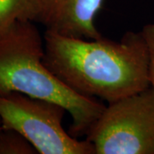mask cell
<instances>
[{"label": "cell", "mask_w": 154, "mask_h": 154, "mask_svg": "<svg viewBox=\"0 0 154 154\" xmlns=\"http://www.w3.org/2000/svg\"><path fill=\"white\" fill-rule=\"evenodd\" d=\"M44 63L77 94L108 104L150 87L149 51L142 32L120 40L64 36L46 30Z\"/></svg>", "instance_id": "6da1fadb"}, {"label": "cell", "mask_w": 154, "mask_h": 154, "mask_svg": "<svg viewBox=\"0 0 154 154\" xmlns=\"http://www.w3.org/2000/svg\"><path fill=\"white\" fill-rule=\"evenodd\" d=\"M45 41L33 22L0 34V94L20 93L61 105L72 117L73 137L86 135L106 105L67 87L44 63Z\"/></svg>", "instance_id": "7a4b0ae2"}, {"label": "cell", "mask_w": 154, "mask_h": 154, "mask_svg": "<svg viewBox=\"0 0 154 154\" xmlns=\"http://www.w3.org/2000/svg\"><path fill=\"white\" fill-rule=\"evenodd\" d=\"M86 137L95 154H154L153 89L108 104Z\"/></svg>", "instance_id": "3957f363"}, {"label": "cell", "mask_w": 154, "mask_h": 154, "mask_svg": "<svg viewBox=\"0 0 154 154\" xmlns=\"http://www.w3.org/2000/svg\"><path fill=\"white\" fill-rule=\"evenodd\" d=\"M67 110L59 104L20 93L0 94V119L28 140L39 154H95L94 146L67 133L62 122Z\"/></svg>", "instance_id": "277c9868"}, {"label": "cell", "mask_w": 154, "mask_h": 154, "mask_svg": "<svg viewBox=\"0 0 154 154\" xmlns=\"http://www.w3.org/2000/svg\"><path fill=\"white\" fill-rule=\"evenodd\" d=\"M37 22L61 35L96 39L102 38L94 21L105 0H38Z\"/></svg>", "instance_id": "5b68a950"}, {"label": "cell", "mask_w": 154, "mask_h": 154, "mask_svg": "<svg viewBox=\"0 0 154 154\" xmlns=\"http://www.w3.org/2000/svg\"><path fill=\"white\" fill-rule=\"evenodd\" d=\"M38 0H0V34L17 22H36Z\"/></svg>", "instance_id": "8992f818"}, {"label": "cell", "mask_w": 154, "mask_h": 154, "mask_svg": "<svg viewBox=\"0 0 154 154\" xmlns=\"http://www.w3.org/2000/svg\"><path fill=\"white\" fill-rule=\"evenodd\" d=\"M35 153L36 149L20 133L0 126V154Z\"/></svg>", "instance_id": "52a82bcc"}, {"label": "cell", "mask_w": 154, "mask_h": 154, "mask_svg": "<svg viewBox=\"0 0 154 154\" xmlns=\"http://www.w3.org/2000/svg\"><path fill=\"white\" fill-rule=\"evenodd\" d=\"M148 46L149 51V82L154 91V23L146 25L141 31Z\"/></svg>", "instance_id": "ba28073f"}, {"label": "cell", "mask_w": 154, "mask_h": 154, "mask_svg": "<svg viewBox=\"0 0 154 154\" xmlns=\"http://www.w3.org/2000/svg\"><path fill=\"white\" fill-rule=\"evenodd\" d=\"M2 124H1V119H0V126H1Z\"/></svg>", "instance_id": "9c48e42d"}]
</instances>
